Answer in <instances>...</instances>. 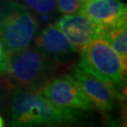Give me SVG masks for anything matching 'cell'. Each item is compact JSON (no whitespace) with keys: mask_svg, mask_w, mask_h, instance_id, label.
<instances>
[{"mask_svg":"<svg viewBox=\"0 0 127 127\" xmlns=\"http://www.w3.org/2000/svg\"><path fill=\"white\" fill-rule=\"evenodd\" d=\"M5 125V123H4V120L2 118V116L0 115V127H3Z\"/></svg>","mask_w":127,"mask_h":127,"instance_id":"5bb4252c","label":"cell"},{"mask_svg":"<svg viewBox=\"0 0 127 127\" xmlns=\"http://www.w3.org/2000/svg\"><path fill=\"white\" fill-rule=\"evenodd\" d=\"M69 75L77 82L94 108L102 111H111L114 108L117 96L105 83L77 69Z\"/></svg>","mask_w":127,"mask_h":127,"instance_id":"9c48e42d","label":"cell"},{"mask_svg":"<svg viewBox=\"0 0 127 127\" xmlns=\"http://www.w3.org/2000/svg\"><path fill=\"white\" fill-rule=\"evenodd\" d=\"M76 115L75 110L57 107L37 90L19 89L12 96L11 123L13 126L72 122Z\"/></svg>","mask_w":127,"mask_h":127,"instance_id":"7a4b0ae2","label":"cell"},{"mask_svg":"<svg viewBox=\"0 0 127 127\" xmlns=\"http://www.w3.org/2000/svg\"><path fill=\"white\" fill-rule=\"evenodd\" d=\"M56 4L60 13L72 14L78 11L80 0H56Z\"/></svg>","mask_w":127,"mask_h":127,"instance_id":"7c38bea8","label":"cell"},{"mask_svg":"<svg viewBox=\"0 0 127 127\" xmlns=\"http://www.w3.org/2000/svg\"><path fill=\"white\" fill-rule=\"evenodd\" d=\"M127 65L104 39L91 41L80 52V59L75 69L100 79L109 86L119 99L125 92Z\"/></svg>","mask_w":127,"mask_h":127,"instance_id":"6da1fadb","label":"cell"},{"mask_svg":"<svg viewBox=\"0 0 127 127\" xmlns=\"http://www.w3.org/2000/svg\"><path fill=\"white\" fill-rule=\"evenodd\" d=\"M40 23L27 7L16 0H0V40L9 53L31 44Z\"/></svg>","mask_w":127,"mask_h":127,"instance_id":"3957f363","label":"cell"},{"mask_svg":"<svg viewBox=\"0 0 127 127\" xmlns=\"http://www.w3.org/2000/svg\"><path fill=\"white\" fill-rule=\"evenodd\" d=\"M9 60V52L6 49L2 41L0 40V74L6 73L8 68Z\"/></svg>","mask_w":127,"mask_h":127,"instance_id":"4fadbf2b","label":"cell"},{"mask_svg":"<svg viewBox=\"0 0 127 127\" xmlns=\"http://www.w3.org/2000/svg\"><path fill=\"white\" fill-rule=\"evenodd\" d=\"M37 91L59 108L70 110L94 108L80 86L70 75L50 78Z\"/></svg>","mask_w":127,"mask_h":127,"instance_id":"5b68a950","label":"cell"},{"mask_svg":"<svg viewBox=\"0 0 127 127\" xmlns=\"http://www.w3.org/2000/svg\"><path fill=\"white\" fill-rule=\"evenodd\" d=\"M55 25L63 32L79 54L91 41L103 38L104 31L103 28L79 12L63 14V16L55 22Z\"/></svg>","mask_w":127,"mask_h":127,"instance_id":"52a82bcc","label":"cell"},{"mask_svg":"<svg viewBox=\"0 0 127 127\" xmlns=\"http://www.w3.org/2000/svg\"><path fill=\"white\" fill-rule=\"evenodd\" d=\"M104 30L127 26V8L121 0H80L78 11Z\"/></svg>","mask_w":127,"mask_h":127,"instance_id":"8992f818","label":"cell"},{"mask_svg":"<svg viewBox=\"0 0 127 127\" xmlns=\"http://www.w3.org/2000/svg\"><path fill=\"white\" fill-rule=\"evenodd\" d=\"M34 39L35 47L55 63H65L79 54L55 24L45 27Z\"/></svg>","mask_w":127,"mask_h":127,"instance_id":"ba28073f","label":"cell"},{"mask_svg":"<svg viewBox=\"0 0 127 127\" xmlns=\"http://www.w3.org/2000/svg\"><path fill=\"white\" fill-rule=\"evenodd\" d=\"M23 5L37 17L49 19L56 16L59 12L56 0H20Z\"/></svg>","mask_w":127,"mask_h":127,"instance_id":"8fae6325","label":"cell"},{"mask_svg":"<svg viewBox=\"0 0 127 127\" xmlns=\"http://www.w3.org/2000/svg\"><path fill=\"white\" fill-rule=\"evenodd\" d=\"M55 62L35 46L9 53L7 72L9 77L21 86L39 89L50 79Z\"/></svg>","mask_w":127,"mask_h":127,"instance_id":"277c9868","label":"cell"},{"mask_svg":"<svg viewBox=\"0 0 127 127\" xmlns=\"http://www.w3.org/2000/svg\"><path fill=\"white\" fill-rule=\"evenodd\" d=\"M102 39L108 42L123 63L127 65V26L105 29Z\"/></svg>","mask_w":127,"mask_h":127,"instance_id":"30bf717a","label":"cell"}]
</instances>
